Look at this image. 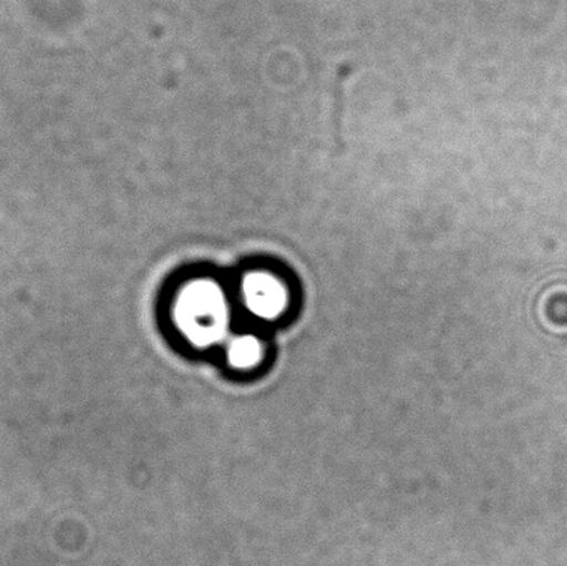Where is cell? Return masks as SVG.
Instances as JSON below:
<instances>
[{
	"label": "cell",
	"instance_id": "obj_3",
	"mask_svg": "<svg viewBox=\"0 0 567 566\" xmlns=\"http://www.w3.org/2000/svg\"><path fill=\"white\" fill-rule=\"evenodd\" d=\"M266 344L255 332L231 335L225 342L226 364L238 372L255 371L265 361Z\"/></svg>",
	"mask_w": 567,
	"mask_h": 566
},
{
	"label": "cell",
	"instance_id": "obj_1",
	"mask_svg": "<svg viewBox=\"0 0 567 566\" xmlns=\"http://www.w3.org/2000/svg\"><path fill=\"white\" fill-rule=\"evenodd\" d=\"M173 329L195 349H212L228 341L233 301L218 279L195 276L175 289L169 299Z\"/></svg>",
	"mask_w": 567,
	"mask_h": 566
},
{
	"label": "cell",
	"instance_id": "obj_2",
	"mask_svg": "<svg viewBox=\"0 0 567 566\" xmlns=\"http://www.w3.org/2000/svg\"><path fill=\"white\" fill-rule=\"evenodd\" d=\"M236 299L255 321L276 322L289 309L290 291L281 276L271 269L252 268L239 279Z\"/></svg>",
	"mask_w": 567,
	"mask_h": 566
}]
</instances>
